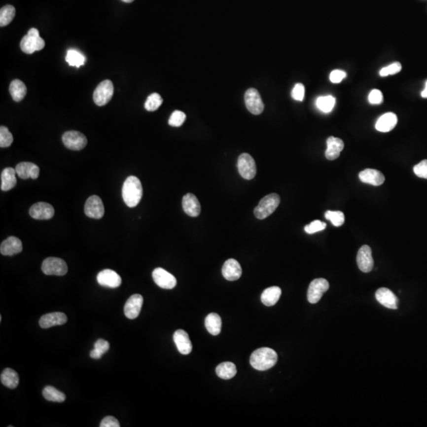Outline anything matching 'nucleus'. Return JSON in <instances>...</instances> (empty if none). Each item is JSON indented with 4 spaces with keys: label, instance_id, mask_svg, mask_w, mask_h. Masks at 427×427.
I'll use <instances>...</instances> for the list:
<instances>
[{
    "label": "nucleus",
    "instance_id": "nucleus-22",
    "mask_svg": "<svg viewBox=\"0 0 427 427\" xmlns=\"http://www.w3.org/2000/svg\"><path fill=\"white\" fill-rule=\"evenodd\" d=\"M15 170L18 176L25 180L29 178L35 180L40 174V169L32 162H21L17 165Z\"/></svg>",
    "mask_w": 427,
    "mask_h": 427
},
{
    "label": "nucleus",
    "instance_id": "nucleus-37",
    "mask_svg": "<svg viewBox=\"0 0 427 427\" xmlns=\"http://www.w3.org/2000/svg\"><path fill=\"white\" fill-rule=\"evenodd\" d=\"M162 97L160 96L159 94L157 93L150 94V96L148 97L145 102V108L147 111L150 112H154L159 108L160 106H162Z\"/></svg>",
    "mask_w": 427,
    "mask_h": 427
},
{
    "label": "nucleus",
    "instance_id": "nucleus-10",
    "mask_svg": "<svg viewBox=\"0 0 427 427\" xmlns=\"http://www.w3.org/2000/svg\"><path fill=\"white\" fill-rule=\"evenodd\" d=\"M246 108L254 115H260L264 109V102L260 93L255 89H249L245 94Z\"/></svg>",
    "mask_w": 427,
    "mask_h": 427
},
{
    "label": "nucleus",
    "instance_id": "nucleus-19",
    "mask_svg": "<svg viewBox=\"0 0 427 427\" xmlns=\"http://www.w3.org/2000/svg\"><path fill=\"white\" fill-rule=\"evenodd\" d=\"M182 207L185 214L191 217H197L201 212L200 201L194 194H186L182 200Z\"/></svg>",
    "mask_w": 427,
    "mask_h": 427
},
{
    "label": "nucleus",
    "instance_id": "nucleus-26",
    "mask_svg": "<svg viewBox=\"0 0 427 427\" xmlns=\"http://www.w3.org/2000/svg\"><path fill=\"white\" fill-rule=\"evenodd\" d=\"M397 116L393 112H387L384 114L377 120L376 123V129L378 132H389L392 130L397 124Z\"/></svg>",
    "mask_w": 427,
    "mask_h": 427
},
{
    "label": "nucleus",
    "instance_id": "nucleus-36",
    "mask_svg": "<svg viewBox=\"0 0 427 427\" xmlns=\"http://www.w3.org/2000/svg\"><path fill=\"white\" fill-rule=\"evenodd\" d=\"M335 98L334 97L330 96V95L319 97L316 102L317 107L321 112H325V113L331 112V110L333 109L334 107H335Z\"/></svg>",
    "mask_w": 427,
    "mask_h": 427
},
{
    "label": "nucleus",
    "instance_id": "nucleus-40",
    "mask_svg": "<svg viewBox=\"0 0 427 427\" xmlns=\"http://www.w3.org/2000/svg\"><path fill=\"white\" fill-rule=\"evenodd\" d=\"M186 120V115L184 112L176 110L173 112L169 120V124L172 127H180Z\"/></svg>",
    "mask_w": 427,
    "mask_h": 427
},
{
    "label": "nucleus",
    "instance_id": "nucleus-42",
    "mask_svg": "<svg viewBox=\"0 0 427 427\" xmlns=\"http://www.w3.org/2000/svg\"><path fill=\"white\" fill-rule=\"evenodd\" d=\"M325 222H320L319 220H315L314 222H312L310 225H307L305 227V231L309 234H315L317 232L321 231V230L325 229Z\"/></svg>",
    "mask_w": 427,
    "mask_h": 427
},
{
    "label": "nucleus",
    "instance_id": "nucleus-1",
    "mask_svg": "<svg viewBox=\"0 0 427 427\" xmlns=\"http://www.w3.org/2000/svg\"><path fill=\"white\" fill-rule=\"evenodd\" d=\"M122 196L128 208L138 205L142 197V184L138 178L130 176L126 179L122 188Z\"/></svg>",
    "mask_w": 427,
    "mask_h": 427
},
{
    "label": "nucleus",
    "instance_id": "nucleus-35",
    "mask_svg": "<svg viewBox=\"0 0 427 427\" xmlns=\"http://www.w3.org/2000/svg\"><path fill=\"white\" fill-rule=\"evenodd\" d=\"M16 14V10L11 5H6L0 10V26H7L12 22Z\"/></svg>",
    "mask_w": 427,
    "mask_h": 427
},
{
    "label": "nucleus",
    "instance_id": "nucleus-25",
    "mask_svg": "<svg viewBox=\"0 0 427 427\" xmlns=\"http://www.w3.org/2000/svg\"><path fill=\"white\" fill-rule=\"evenodd\" d=\"M22 243L16 237H10L5 240L0 246V252L3 255H14L22 251Z\"/></svg>",
    "mask_w": 427,
    "mask_h": 427
},
{
    "label": "nucleus",
    "instance_id": "nucleus-28",
    "mask_svg": "<svg viewBox=\"0 0 427 427\" xmlns=\"http://www.w3.org/2000/svg\"><path fill=\"white\" fill-rule=\"evenodd\" d=\"M282 290L279 286H272L264 289L261 294L262 303L266 306H275L280 300Z\"/></svg>",
    "mask_w": 427,
    "mask_h": 427
},
{
    "label": "nucleus",
    "instance_id": "nucleus-43",
    "mask_svg": "<svg viewBox=\"0 0 427 427\" xmlns=\"http://www.w3.org/2000/svg\"><path fill=\"white\" fill-rule=\"evenodd\" d=\"M291 96L294 100L298 101V102H302L304 100L305 86H304L303 84H296L292 90Z\"/></svg>",
    "mask_w": 427,
    "mask_h": 427
},
{
    "label": "nucleus",
    "instance_id": "nucleus-30",
    "mask_svg": "<svg viewBox=\"0 0 427 427\" xmlns=\"http://www.w3.org/2000/svg\"><path fill=\"white\" fill-rule=\"evenodd\" d=\"M9 90H10V94L13 99L17 102H21L25 98L26 93H27L26 85H25L24 82H22L19 79H14L11 82L10 87H9Z\"/></svg>",
    "mask_w": 427,
    "mask_h": 427
},
{
    "label": "nucleus",
    "instance_id": "nucleus-45",
    "mask_svg": "<svg viewBox=\"0 0 427 427\" xmlns=\"http://www.w3.org/2000/svg\"><path fill=\"white\" fill-rule=\"evenodd\" d=\"M369 102L372 105H379L383 102V95L379 90H373L369 94Z\"/></svg>",
    "mask_w": 427,
    "mask_h": 427
},
{
    "label": "nucleus",
    "instance_id": "nucleus-47",
    "mask_svg": "<svg viewBox=\"0 0 427 427\" xmlns=\"http://www.w3.org/2000/svg\"><path fill=\"white\" fill-rule=\"evenodd\" d=\"M120 423L116 418L112 416H107L102 419L100 427H120Z\"/></svg>",
    "mask_w": 427,
    "mask_h": 427
},
{
    "label": "nucleus",
    "instance_id": "nucleus-16",
    "mask_svg": "<svg viewBox=\"0 0 427 427\" xmlns=\"http://www.w3.org/2000/svg\"><path fill=\"white\" fill-rule=\"evenodd\" d=\"M143 304V297L140 294H134L128 298L124 306V314L128 319H136L140 315Z\"/></svg>",
    "mask_w": 427,
    "mask_h": 427
},
{
    "label": "nucleus",
    "instance_id": "nucleus-32",
    "mask_svg": "<svg viewBox=\"0 0 427 427\" xmlns=\"http://www.w3.org/2000/svg\"><path fill=\"white\" fill-rule=\"evenodd\" d=\"M216 373L218 377L223 380L231 379L237 373V368L233 362L226 361L220 364L216 368Z\"/></svg>",
    "mask_w": 427,
    "mask_h": 427
},
{
    "label": "nucleus",
    "instance_id": "nucleus-8",
    "mask_svg": "<svg viewBox=\"0 0 427 427\" xmlns=\"http://www.w3.org/2000/svg\"><path fill=\"white\" fill-rule=\"evenodd\" d=\"M329 289V283L323 278L316 279L311 282L308 289L307 298L311 304L318 303L323 293Z\"/></svg>",
    "mask_w": 427,
    "mask_h": 427
},
{
    "label": "nucleus",
    "instance_id": "nucleus-6",
    "mask_svg": "<svg viewBox=\"0 0 427 427\" xmlns=\"http://www.w3.org/2000/svg\"><path fill=\"white\" fill-rule=\"evenodd\" d=\"M114 86L110 80L101 82L94 92V102L97 106H104L108 104L113 95Z\"/></svg>",
    "mask_w": 427,
    "mask_h": 427
},
{
    "label": "nucleus",
    "instance_id": "nucleus-21",
    "mask_svg": "<svg viewBox=\"0 0 427 427\" xmlns=\"http://www.w3.org/2000/svg\"><path fill=\"white\" fill-rule=\"evenodd\" d=\"M68 321V318L63 313H51L42 316L39 324L42 328H49L56 325H62Z\"/></svg>",
    "mask_w": 427,
    "mask_h": 427
},
{
    "label": "nucleus",
    "instance_id": "nucleus-51",
    "mask_svg": "<svg viewBox=\"0 0 427 427\" xmlns=\"http://www.w3.org/2000/svg\"><path fill=\"white\" fill-rule=\"evenodd\" d=\"M123 2H127V3H130V2H133L134 0H122Z\"/></svg>",
    "mask_w": 427,
    "mask_h": 427
},
{
    "label": "nucleus",
    "instance_id": "nucleus-50",
    "mask_svg": "<svg viewBox=\"0 0 427 427\" xmlns=\"http://www.w3.org/2000/svg\"><path fill=\"white\" fill-rule=\"evenodd\" d=\"M421 96L423 98H427V81L426 82L425 89L422 91Z\"/></svg>",
    "mask_w": 427,
    "mask_h": 427
},
{
    "label": "nucleus",
    "instance_id": "nucleus-9",
    "mask_svg": "<svg viewBox=\"0 0 427 427\" xmlns=\"http://www.w3.org/2000/svg\"><path fill=\"white\" fill-rule=\"evenodd\" d=\"M64 146L71 150H81L87 145V139L81 132L69 131L63 135Z\"/></svg>",
    "mask_w": 427,
    "mask_h": 427
},
{
    "label": "nucleus",
    "instance_id": "nucleus-38",
    "mask_svg": "<svg viewBox=\"0 0 427 427\" xmlns=\"http://www.w3.org/2000/svg\"><path fill=\"white\" fill-rule=\"evenodd\" d=\"M325 218L327 220L331 221V223L333 224L334 226L336 227L341 226L344 225V221H345V216L344 214L339 211H327L325 212Z\"/></svg>",
    "mask_w": 427,
    "mask_h": 427
},
{
    "label": "nucleus",
    "instance_id": "nucleus-29",
    "mask_svg": "<svg viewBox=\"0 0 427 427\" xmlns=\"http://www.w3.org/2000/svg\"><path fill=\"white\" fill-rule=\"evenodd\" d=\"M205 327L212 335H219L222 328V319L219 315L214 313L208 314L205 319Z\"/></svg>",
    "mask_w": 427,
    "mask_h": 427
},
{
    "label": "nucleus",
    "instance_id": "nucleus-39",
    "mask_svg": "<svg viewBox=\"0 0 427 427\" xmlns=\"http://www.w3.org/2000/svg\"><path fill=\"white\" fill-rule=\"evenodd\" d=\"M13 136L9 131L8 128L5 126H1L0 128V146L2 148L8 147L12 144Z\"/></svg>",
    "mask_w": 427,
    "mask_h": 427
},
{
    "label": "nucleus",
    "instance_id": "nucleus-27",
    "mask_svg": "<svg viewBox=\"0 0 427 427\" xmlns=\"http://www.w3.org/2000/svg\"><path fill=\"white\" fill-rule=\"evenodd\" d=\"M16 170L13 168H6L1 174V189L9 191L14 188L17 184Z\"/></svg>",
    "mask_w": 427,
    "mask_h": 427
},
{
    "label": "nucleus",
    "instance_id": "nucleus-5",
    "mask_svg": "<svg viewBox=\"0 0 427 427\" xmlns=\"http://www.w3.org/2000/svg\"><path fill=\"white\" fill-rule=\"evenodd\" d=\"M42 272L47 276H62L68 273L66 262L56 257H48L42 263Z\"/></svg>",
    "mask_w": 427,
    "mask_h": 427
},
{
    "label": "nucleus",
    "instance_id": "nucleus-14",
    "mask_svg": "<svg viewBox=\"0 0 427 427\" xmlns=\"http://www.w3.org/2000/svg\"><path fill=\"white\" fill-rule=\"evenodd\" d=\"M55 210L51 204L39 202L30 208V214L33 218L37 220H48L54 216Z\"/></svg>",
    "mask_w": 427,
    "mask_h": 427
},
{
    "label": "nucleus",
    "instance_id": "nucleus-18",
    "mask_svg": "<svg viewBox=\"0 0 427 427\" xmlns=\"http://www.w3.org/2000/svg\"><path fill=\"white\" fill-rule=\"evenodd\" d=\"M222 273L223 277L229 281L239 280L242 275V267L237 260L229 259L224 263Z\"/></svg>",
    "mask_w": 427,
    "mask_h": 427
},
{
    "label": "nucleus",
    "instance_id": "nucleus-31",
    "mask_svg": "<svg viewBox=\"0 0 427 427\" xmlns=\"http://www.w3.org/2000/svg\"><path fill=\"white\" fill-rule=\"evenodd\" d=\"M1 382L3 386L10 389H15L19 383V377L16 371L14 369L6 368L1 373Z\"/></svg>",
    "mask_w": 427,
    "mask_h": 427
},
{
    "label": "nucleus",
    "instance_id": "nucleus-7",
    "mask_svg": "<svg viewBox=\"0 0 427 427\" xmlns=\"http://www.w3.org/2000/svg\"><path fill=\"white\" fill-rule=\"evenodd\" d=\"M238 169L240 175L246 180H251L256 174L255 160L250 154H244L239 156L238 160Z\"/></svg>",
    "mask_w": 427,
    "mask_h": 427
},
{
    "label": "nucleus",
    "instance_id": "nucleus-17",
    "mask_svg": "<svg viewBox=\"0 0 427 427\" xmlns=\"http://www.w3.org/2000/svg\"><path fill=\"white\" fill-rule=\"evenodd\" d=\"M98 284L102 286L110 288H117L121 284L120 276L112 270L106 269L98 273L97 276Z\"/></svg>",
    "mask_w": 427,
    "mask_h": 427
},
{
    "label": "nucleus",
    "instance_id": "nucleus-41",
    "mask_svg": "<svg viewBox=\"0 0 427 427\" xmlns=\"http://www.w3.org/2000/svg\"><path fill=\"white\" fill-rule=\"evenodd\" d=\"M402 66L400 63L395 62L393 64H390V66L383 68L380 71L379 74L381 77H386V76L391 75V74H395L396 73H399L401 71Z\"/></svg>",
    "mask_w": 427,
    "mask_h": 427
},
{
    "label": "nucleus",
    "instance_id": "nucleus-3",
    "mask_svg": "<svg viewBox=\"0 0 427 427\" xmlns=\"http://www.w3.org/2000/svg\"><path fill=\"white\" fill-rule=\"evenodd\" d=\"M280 204V197L278 194L272 193L266 196L254 210L255 218L260 220L268 218L277 209Z\"/></svg>",
    "mask_w": 427,
    "mask_h": 427
},
{
    "label": "nucleus",
    "instance_id": "nucleus-23",
    "mask_svg": "<svg viewBox=\"0 0 427 427\" xmlns=\"http://www.w3.org/2000/svg\"><path fill=\"white\" fill-rule=\"evenodd\" d=\"M358 177L363 183L373 186L381 185L386 180L382 173L373 169H365L363 171L360 172Z\"/></svg>",
    "mask_w": 427,
    "mask_h": 427
},
{
    "label": "nucleus",
    "instance_id": "nucleus-24",
    "mask_svg": "<svg viewBox=\"0 0 427 427\" xmlns=\"http://www.w3.org/2000/svg\"><path fill=\"white\" fill-rule=\"evenodd\" d=\"M344 142L341 139L331 136L327 140V150L325 157L329 161L337 159L342 150H344Z\"/></svg>",
    "mask_w": 427,
    "mask_h": 427
},
{
    "label": "nucleus",
    "instance_id": "nucleus-12",
    "mask_svg": "<svg viewBox=\"0 0 427 427\" xmlns=\"http://www.w3.org/2000/svg\"><path fill=\"white\" fill-rule=\"evenodd\" d=\"M152 276L154 283L162 289H171L176 286V278L163 268H158L154 269Z\"/></svg>",
    "mask_w": 427,
    "mask_h": 427
},
{
    "label": "nucleus",
    "instance_id": "nucleus-4",
    "mask_svg": "<svg viewBox=\"0 0 427 427\" xmlns=\"http://www.w3.org/2000/svg\"><path fill=\"white\" fill-rule=\"evenodd\" d=\"M45 46V42L40 36L36 29L29 30L28 34L21 40L20 47L22 52L26 54H33L36 51H40Z\"/></svg>",
    "mask_w": 427,
    "mask_h": 427
},
{
    "label": "nucleus",
    "instance_id": "nucleus-34",
    "mask_svg": "<svg viewBox=\"0 0 427 427\" xmlns=\"http://www.w3.org/2000/svg\"><path fill=\"white\" fill-rule=\"evenodd\" d=\"M66 61L70 66L80 68L86 63V57L78 51L70 49L67 52Z\"/></svg>",
    "mask_w": 427,
    "mask_h": 427
},
{
    "label": "nucleus",
    "instance_id": "nucleus-20",
    "mask_svg": "<svg viewBox=\"0 0 427 427\" xmlns=\"http://www.w3.org/2000/svg\"><path fill=\"white\" fill-rule=\"evenodd\" d=\"M174 343L176 344L178 351L181 355H188L192 351V342L190 340L188 334L182 329L175 331L174 335Z\"/></svg>",
    "mask_w": 427,
    "mask_h": 427
},
{
    "label": "nucleus",
    "instance_id": "nucleus-44",
    "mask_svg": "<svg viewBox=\"0 0 427 427\" xmlns=\"http://www.w3.org/2000/svg\"><path fill=\"white\" fill-rule=\"evenodd\" d=\"M414 173L419 178L427 179V160H423L415 166Z\"/></svg>",
    "mask_w": 427,
    "mask_h": 427
},
{
    "label": "nucleus",
    "instance_id": "nucleus-2",
    "mask_svg": "<svg viewBox=\"0 0 427 427\" xmlns=\"http://www.w3.org/2000/svg\"><path fill=\"white\" fill-rule=\"evenodd\" d=\"M278 355L273 349L261 348L255 350L250 357V364L254 369L265 371L277 363Z\"/></svg>",
    "mask_w": 427,
    "mask_h": 427
},
{
    "label": "nucleus",
    "instance_id": "nucleus-11",
    "mask_svg": "<svg viewBox=\"0 0 427 427\" xmlns=\"http://www.w3.org/2000/svg\"><path fill=\"white\" fill-rule=\"evenodd\" d=\"M84 211L89 218L100 219L105 214L104 204L102 199L98 196H90L86 200Z\"/></svg>",
    "mask_w": 427,
    "mask_h": 427
},
{
    "label": "nucleus",
    "instance_id": "nucleus-48",
    "mask_svg": "<svg viewBox=\"0 0 427 427\" xmlns=\"http://www.w3.org/2000/svg\"><path fill=\"white\" fill-rule=\"evenodd\" d=\"M109 348L110 345L108 342L104 340V339H98V341L94 344V348L99 351L103 355L108 352Z\"/></svg>",
    "mask_w": 427,
    "mask_h": 427
},
{
    "label": "nucleus",
    "instance_id": "nucleus-15",
    "mask_svg": "<svg viewBox=\"0 0 427 427\" xmlns=\"http://www.w3.org/2000/svg\"><path fill=\"white\" fill-rule=\"evenodd\" d=\"M376 299L381 305L390 310H397L399 299L393 292L388 288H380L375 293Z\"/></svg>",
    "mask_w": 427,
    "mask_h": 427
},
{
    "label": "nucleus",
    "instance_id": "nucleus-46",
    "mask_svg": "<svg viewBox=\"0 0 427 427\" xmlns=\"http://www.w3.org/2000/svg\"><path fill=\"white\" fill-rule=\"evenodd\" d=\"M346 76H347V74L344 71H332L330 74V81L333 83H339L344 80V78H346Z\"/></svg>",
    "mask_w": 427,
    "mask_h": 427
},
{
    "label": "nucleus",
    "instance_id": "nucleus-13",
    "mask_svg": "<svg viewBox=\"0 0 427 427\" xmlns=\"http://www.w3.org/2000/svg\"><path fill=\"white\" fill-rule=\"evenodd\" d=\"M357 264L360 271L364 273L371 272L374 265L372 250L369 246H361L357 254Z\"/></svg>",
    "mask_w": 427,
    "mask_h": 427
},
{
    "label": "nucleus",
    "instance_id": "nucleus-49",
    "mask_svg": "<svg viewBox=\"0 0 427 427\" xmlns=\"http://www.w3.org/2000/svg\"><path fill=\"white\" fill-rule=\"evenodd\" d=\"M90 357H92V358H94V359H99V358H101V357H102V356H103V354L101 353L99 351H98V350L94 348L93 351H91V352H90Z\"/></svg>",
    "mask_w": 427,
    "mask_h": 427
},
{
    "label": "nucleus",
    "instance_id": "nucleus-33",
    "mask_svg": "<svg viewBox=\"0 0 427 427\" xmlns=\"http://www.w3.org/2000/svg\"><path fill=\"white\" fill-rule=\"evenodd\" d=\"M43 396L48 401L57 402V403H62L66 399V395H64L62 391H59L56 388L49 386H46L43 390Z\"/></svg>",
    "mask_w": 427,
    "mask_h": 427
}]
</instances>
